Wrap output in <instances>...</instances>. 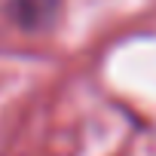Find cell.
<instances>
[{
  "instance_id": "cell-1",
  "label": "cell",
  "mask_w": 156,
  "mask_h": 156,
  "mask_svg": "<svg viewBox=\"0 0 156 156\" xmlns=\"http://www.w3.org/2000/svg\"><path fill=\"white\" fill-rule=\"evenodd\" d=\"M58 12H61V0H9V19L28 34L49 31Z\"/></svg>"
}]
</instances>
